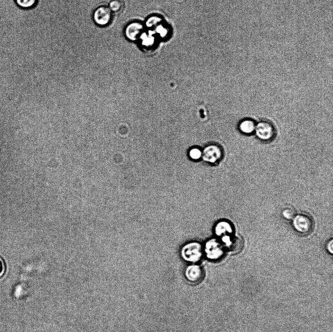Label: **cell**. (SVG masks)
<instances>
[{
    "mask_svg": "<svg viewBox=\"0 0 333 332\" xmlns=\"http://www.w3.org/2000/svg\"><path fill=\"white\" fill-rule=\"evenodd\" d=\"M203 252V248L198 242H190L184 245L181 250V255L186 261L195 263L201 258Z\"/></svg>",
    "mask_w": 333,
    "mask_h": 332,
    "instance_id": "cell-1",
    "label": "cell"
},
{
    "mask_svg": "<svg viewBox=\"0 0 333 332\" xmlns=\"http://www.w3.org/2000/svg\"><path fill=\"white\" fill-rule=\"evenodd\" d=\"M203 252L207 258L211 260H217L224 254L225 247L222 243L215 239L209 240L205 244Z\"/></svg>",
    "mask_w": 333,
    "mask_h": 332,
    "instance_id": "cell-2",
    "label": "cell"
},
{
    "mask_svg": "<svg viewBox=\"0 0 333 332\" xmlns=\"http://www.w3.org/2000/svg\"><path fill=\"white\" fill-rule=\"evenodd\" d=\"M202 150V159L208 164L212 165L218 164L223 158V149L218 144L207 145Z\"/></svg>",
    "mask_w": 333,
    "mask_h": 332,
    "instance_id": "cell-3",
    "label": "cell"
},
{
    "mask_svg": "<svg viewBox=\"0 0 333 332\" xmlns=\"http://www.w3.org/2000/svg\"><path fill=\"white\" fill-rule=\"evenodd\" d=\"M255 132L260 140L268 142L274 139L276 130L274 125L268 121H261L256 124Z\"/></svg>",
    "mask_w": 333,
    "mask_h": 332,
    "instance_id": "cell-4",
    "label": "cell"
},
{
    "mask_svg": "<svg viewBox=\"0 0 333 332\" xmlns=\"http://www.w3.org/2000/svg\"><path fill=\"white\" fill-rule=\"evenodd\" d=\"M113 17V13L109 7L102 5L97 8L93 12V18L98 26L104 27L108 25Z\"/></svg>",
    "mask_w": 333,
    "mask_h": 332,
    "instance_id": "cell-5",
    "label": "cell"
},
{
    "mask_svg": "<svg viewBox=\"0 0 333 332\" xmlns=\"http://www.w3.org/2000/svg\"><path fill=\"white\" fill-rule=\"evenodd\" d=\"M293 226L298 232L302 234H307L313 230V223L309 216L299 214L294 218Z\"/></svg>",
    "mask_w": 333,
    "mask_h": 332,
    "instance_id": "cell-6",
    "label": "cell"
},
{
    "mask_svg": "<svg viewBox=\"0 0 333 332\" xmlns=\"http://www.w3.org/2000/svg\"><path fill=\"white\" fill-rule=\"evenodd\" d=\"M186 278L192 283H197L202 280L203 271L201 267L196 264H192L187 267L185 272Z\"/></svg>",
    "mask_w": 333,
    "mask_h": 332,
    "instance_id": "cell-7",
    "label": "cell"
},
{
    "mask_svg": "<svg viewBox=\"0 0 333 332\" xmlns=\"http://www.w3.org/2000/svg\"><path fill=\"white\" fill-rule=\"evenodd\" d=\"M221 240L225 248L234 252L240 251L243 246V242L240 239L233 235L223 237Z\"/></svg>",
    "mask_w": 333,
    "mask_h": 332,
    "instance_id": "cell-8",
    "label": "cell"
},
{
    "mask_svg": "<svg viewBox=\"0 0 333 332\" xmlns=\"http://www.w3.org/2000/svg\"><path fill=\"white\" fill-rule=\"evenodd\" d=\"M214 232L216 236L222 238L232 235L233 232V228L229 222L226 221H221L215 224Z\"/></svg>",
    "mask_w": 333,
    "mask_h": 332,
    "instance_id": "cell-9",
    "label": "cell"
},
{
    "mask_svg": "<svg viewBox=\"0 0 333 332\" xmlns=\"http://www.w3.org/2000/svg\"><path fill=\"white\" fill-rule=\"evenodd\" d=\"M255 127L256 124L253 120L246 118L240 121L238 129L240 132L245 134H251L255 132Z\"/></svg>",
    "mask_w": 333,
    "mask_h": 332,
    "instance_id": "cell-10",
    "label": "cell"
},
{
    "mask_svg": "<svg viewBox=\"0 0 333 332\" xmlns=\"http://www.w3.org/2000/svg\"><path fill=\"white\" fill-rule=\"evenodd\" d=\"M124 4L122 0H111L108 7L112 13H118L122 11Z\"/></svg>",
    "mask_w": 333,
    "mask_h": 332,
    "instance_id": "cell-11",
    "label": "cell"
},
{
    "mask_svg": "<svg viewBox=\"0 0 333 332\" xmlns=\"http://www.w3.org/2000/svg\"><path fill=\"white\" fill-rule=\"evenodd\" d=\"M16 4L20 8L29 9L34 7L38 0H15Z\"/></svg>",
    "mask_w": 333,
    "mask_h": 332,
    "instance_id": "cell-12",
    "label": "cell"
},
{
    "mask_svg": "<svg viewBox=\"0 0 333 332\" xmlns=\"http://www.w3.org/2000/svg\"><path fill=\"white\" fill-rule=\"evenodd\" d=\"M188 156L193 161L199 160L202 158V150L198 147H193L189 150Z\"/></svg>",
    "mask_w": 333,
    "mask_h": 332,
    "instance_id": "cell-13",
    "label": "cell"
},
{
    "mask_svg": "<svg viewBox=\"0 0 333 332\" xmlns=\"http://www.w3.org/2000/svg\"><path fill=\"white\" fill-rule=\"evenodd\" d=\"M283 216L287 220H291L295 217V211L291 208H286L282 211Z\"/></svg>",
    "mask_w": 333,
    "mask_h": 332,
    "instance_id": "cell-14",
    "label": "cell"
},
{
    "mask_svg": "<svg viewBox=\"0 0 333 332\" xmlns=\"http://www.w3.org/2000/svg\"><path fill=\"white\" fill-rule=\"evenodd\" d=\"M327 250L331 253H333V240H331L328 242L327 245Z\"/></svg>",
    "mask_w": 333,
    "mask_h": 332,
    "instance_id": "cell-15",
    "label": "cell"
},
{
    "mask_svg": "<svg viewBox=\"0 0 333 332\" xmlns=\"http://www.w3.org/2000/svg\"><path fill=\"white\" fill-rule=\"evenodd\" d=\"M4 272V265L3 261L0 259V277L2 276Z\"/></svg>",
    "mask_w": 333,
    "mask_h": 332,
    "instance_id": "cell-16",
    "label": "cell"
}]
</instances>
